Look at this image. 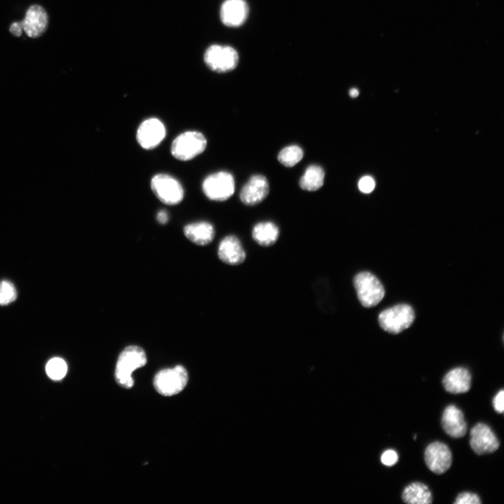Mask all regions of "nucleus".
<instances>
[{
    "label": "nucleus",
    "instance_id": "obj_1",
    "mask_svg": "<svg viewBox=\"0 0 504 504\" xmlns=\"http://www.w3.org/2000/svg\"><path fill=\"white\" fill-rule=\"evenodd\" d=\"M147 359L143 349L129 346L120 354L115 371V379L122 387L130 389L134 384L133 373L146 364Z\"/></svg>",
    "mask_w": 504,
    "mask_h": 504
},
{
    "label": "nucleus",
    "instance_id": "obj_2",
    "mask_svg": "<svg viewBox=\"0 0 504 504\" xmlns=\"http://www.w3.org/2000/svg\"><path fill=\"white\" fill-rule=\"evenodd\" d=\"M208 142L198 131H186L178 135L171 145L173 157L181 162L192 160L206 149Z\"/></svg>",
    "mask_w": 504,
    "mask_h": 504
},
{
    "label": "nucleus",
    "instance_id": "obj_3",
    "mask_svg": "<svg viewBox=\"0 0 504 504\" xmlns=\"http://www.w3.org/2000/svg\"><path fill=\"white\" fill-rule=\"evenodd\" d=\"M415 318L412 307L401 304L384 310L380 314L378 321L381 328L385 331L398 334L409 328Z\"/></svg>",
    "mask_w": 504,
    "mask_h": 504
},
{
    "label": "nucleus",
    "instance_id": "obj_4",
    "mask_svg": "<svg viewBox=\"0 0 504 504\" xmlns=\"http://www.w3.org/2000/svg\"><path fill=\"white\" fill-rule=\"evenodd\" d=\"M188 380V373L182 366L160 371L153 380L155 389L163 396L172 397L180 393Z\"/></svg>",
    "mask_w": 504,
    "mask_h": 504
},
{
    "label": "nucleus",
    "instance_id": "obj_5",
    "mask_svg": "<svg viewBox=\"0 0 504 504\" xmlns=\"http://www.w3.org/2000/svg\"><path fill=\"white\" fill-rule=\"evenodd\" d=\"M151 188L155 196L168 206L178 205L184 197V190L181 183L167 174H158L153 177Z\"/></svg>",
    "mask_w": 504,
    "mask_h": 504
},
{
    "label": "nucleus",
    "instance_id": "obj_6",
    "mask_svg": "<svg viewBox=\"0 0 504 504\" xmlns=\"http://www.w3.org/2000/svg\"><path fill=\"white\" fill-rule=\"evenodd\" d=\"M236 183L230 173L221 171L208 176L203 182V190L208 199L214 201L228 200L235 192Z\"/></svg>",
    "mask_w": 504,
    "mask_h": 504
},
{
    "label": "nucleus",
    "instance_id": "obj_7",
    "mask_svg": "<svg viewBox=\"0 0 504 504\" xmlns=\"http://www.w3.org/2000/svg\"><path fill=\"white\" fill-rule=\"evenodd\" d=\"M354 285L358 299L367 308L376 306L384 298V289L380 281L372 274L362 272L354 278Z\"/></svg>",
    "mask_w": 504,
    "mask_h": 504
},
{
    "label": "nucleus",
    "instance_id": "obj_8",
    "mask_svg": "<svg viewBox=\"0 0 504 504\" xmlns=\"http://www.w3.org/2000/svg\"><path fill=\"white\" fill-rule=\"evenodd\" d=\"M204 59L207 65L213 71L227 72L237 67L239 57L234 48L213 45L206 51Z\"/></svg>",
    "mask_w": 504,
    "mask_h": 504
},
{
    "label": "nucleus",
    "instance_id": "obj_9",
    "mask_svg": "<svg viewBox=\"0 0 504 504\" xmlns=\"http://www.w3.org/2000/svg\"><path fill=\"white\" fill-rule=\"evenodd\" d=\"M424 460L430 471L436 474H443L450 468L452 455L446 444L437 441L426 448Z\"/></svg>",
    "mask_w": 504,
    "mask_h": 504
},
{
    "label": "nucleus",
    "instance_id": "obj_10",
    "mask_svg": "<svg viewBox=\"0 0 504 504\" xmlns=\"http://www.w3.org/2000/svg\"><path fill=\"white\" fill-rule=\"evenodd\" d=\"M166 135V129L164 123L158 119L150 118L140 124L136 138L143 149L151 150L157 147L164 141Z\"/></svg>",
    "mask_w": 504,
    "mask_h": 504
},
{
    "label": "nucleus",
    "instance_id": "obj_11",
    "mask_svg": "<svg viewBox=\"0 0 504 504\" xmlns=\"http://www.w3.org/2000/svg\"><path fill=\"white\" fill-rule=\"evenodd\" d=\"M470 446L475 453L482 455L494 452L500 443L489 426L483 423L476 424L471 430Z\"/></svg>",
    "mask_w": 504,
    "mask_h": 504
},
{
    "label": "nucleus",
    "instance_id": "obj_12",
    "mask_svg": "<svg viewBox=\"0 0 504 504\" xmlns=\"http://www.w3.org/2000/svg\"><path fill=\"white\" fill-rule=\"evenodd\" d=\"M269 193V184L267 179L261 175L252 176L243 187L240 198L242 202L249 206L261 203Z\"/></svg>",
    "mask_w": 504,
    "mask_h": 504
},
{
    "label": "nucleus",
    "instance_id": "obj_13",
    "mask_svg": "<svg viewBox=\"0 0 504 504\" xmlns=\"http://www.w3.org/2000/svg\"><path fill=\"white\" fill-rule=\"evenodd\" d=\"M21 23L23 29L28 36L38 38L46 32L49 24V17L43 7L33 6L28 10Z\"/></svg>",
    "mask_w": 504,
    "mask_h": 504
},
{
    "label": "nucleus",
    "instance_id": "obj_14",
    "mask_svg": "<svg viewBox=\"0 0 504 504\" xmlns=\"http://www.w3.org/2000/svg\"><path fill=\"white\" fill-rule=\"evenodd\" d=\"M220 260L230 265H239L246 259V252L241 241L234 236H228L220 243L218 249Z\"/></svg>",
    "mask_w": 504,
    "mask_h": 504
},
{
    "label": "nucleus",
    "instance_id": "obj_15",
    "mask_svg": "<svg viewBox=\"0 0 504 504\" xmlns=\"http://www.w3.org/2000/svg\"><path fill=\"white\" fill-rule=\"evenodd\" d=\"M248 12L245 0H226L221 6L220 17L226 26L239 27L245 22Z\"/></svg>",
    "mask_w": 504,
    "mask_h": 504
},
{
    "label": "nucleus",
    "instance_id": "obj_16",
    "mask_svg": "<svg viewBox=\"0 0 504 504\" xmlns=\"http://www.w3.org/2000/svg\"><path fill=\"white\" fill-rule=\"evenodd\" d=\"M442 426L446 433L454 439L462 438L468 432V424L463 413L454 405L445 409L442 416Z\"/></svg>",
    "mask_w": 504,
    "mask_h": 504
},
{
    "label": "nucleus",
    "instance_id": "obj_17",
    "mask_svg": "<svg viewBox=\"0 0 504 504\" xmlns=\"http://www.w3.org/2000/svg\"><path fill=\"white\" fill-rule=\"evenodd\" d=\"M443 384L445 390L451 394L467 393L471 389V373L467 369H454L445 375Z\"/></svg>",
    "mask_w": 504,
    "mask_h": 504
},
{
    "label": "nucleus",
    "instance_id": "obj_18",
    "mask_svg": "<svg viewBox=\"0 0 504 504\" xmlns=\"http://www.w3.org/2000/svg\"><path fill=\"white\" fill-rule=\"evenodd\" d=\"M185 237L192 243L200 245H208L214 240V226L208 221H199L186 225L184 228Z\"/></svg>",
    "mask_w": 504,
    "mask_h": 504
},
{
    "label": "nucleus",
    "instance_id": "obj_19",
    "mask_svg": "<svg viewBox=\"0 0 504 504\" xmlns=\"http://www.w3.org/2000/svg\"><path fill=\"white\" fill-rule=\"evenodd\" d=\"M279 237V228L273 222L258 223L252 230L254 241L263 247L274 245L278 241Z\"/></svg>",
    "mask_w": 504,
    "mask_h": 504
},
{
    "label": "nucleus",
    "instance_id": "obj_20",
    "mask_svg": "<svg viewBox=\"0 0 504 504\" xmlns=\"http://www.w3.org/2000/svg\"><path fill=\"white\" fill-rule=\"evenodd\" d=\"M403 501L409 504H430L433 501L432 492L425 484L412 483L403 491Z\"/></svg>",
    "mask_w": 504,
    "mask_h": 504
},
{
    "label": "nucleus",
    "instance_id": "obj_21",
    "mask_svg": "<svg viewBox=\"0 0 504 504\" xmlns=\"http://www.w3.org/2000/svg\"><path fill=\"white\" fill-rule=\"evenodd\" d=\"M325 173L323 168L317 165L309 166L300 179L299 185L303 190L316 191L322 187L325 183Z\"/></svg>",
    "mask_w": 504,
    "mask_h": 504
},
{
    "label": "nucleus",
    "instance_id": "obj_22",
    "mask_svg": "<svg viewBox=\"0 0 504 504\" xmlns=\"http://www.w3.org/2000/svg\"><path fill=\"white\" fill-rule=\"evenodd\" d=\"M303 150L298 145H290L284 148L278 154V161L285 167L292 168L303 158Z\"/></svg>",
    "mask_w": 504,
    "mask_h": 504
},
{
    "label": "nucleus",
    "instance_id": "obj_23",
    "mask_svg": "<svg viewBox=\"0 0 504 504\" xmlns=\"http://www.w3.org/2000/svg\"><path fill=\"white\" fill-rule=\"evenodd\" d=\"M47 375L53 380H59L63 379L67 371L66 362L61 358L51 360L46 367Z\"/></svg>",
    "mask_w": 504,
    "mask_h": 504
},
{
    "label": "nucleus",
    "instance_id": "obj_24",
    "mask_svg": "<svg viewBox=\"0 0 504 504\" xmlns=\"http://www.w3.org/2000/svg\"><path fill=\"white\" fill-rule=\"evenodd\" d=\"M17 298V291L15 286L8 281L0 283V305H8Z\"/></svg>",
    "mask_w": 504,
    "mask_h": 504
},
{
    "label": "nucleus",
    "instance_id": "obj_25",
    "mask_svg": "<svg viewBox=\"0 0 504 504\" xmlns=\"http://www.w3.org/2000/svg\"><path fill=\"white\" fill-rule=\"evenodd\" d=\"M480 497L475 493L462 492L459 494L454 501L455 504H481Z\"/></svg>",
    "mask_w": 504,
    "mask_h": 504
},
{
    "label": "nucleus",
    "instance_id": "obj_26",
    "mask_svg": "<svg viewBox=\"0 0 504 504\" xmlns=\"http://www.w3.org/2000/svg\"><path fill=\"white\" fill-rule=\"evenodd\" d=\"M399 461L397 452L393 450H387L381 456V461L386 467H393Z\"/></svg>",
    "mask_w": 504,
    "mask_h": 504
},
{
    "label": "nucleus",
    "instance_id": "obj_27",
    "mask_svg": "<svg viewBox=\"0 0 504 504\" xmlns=\"http://www.w3.org/2000/svg\"><path fill=\"white\" fill-rule=\"evenodd\" d=\"M360 190L364 193L372 192L375 188V182L371 177L366 176L362 178L359 182Z\"/></svg>",
    "mask_w": 504,
    "mask_h": 504
},
{
    "label": "nucleus",
    "instance_id": "obj_28",
    "mask_svg": "<svg viewBox=\"0 0 504 504\" xmlns=\"http://www.w3.org/2000/svg\"><path fill=\"white\" fill-rule=\"evenodd\" d=\"M504 391L501 390L493 399L492 403L494 410L498 413H503L504 410Z\"/></svg>",
    "mask_w": 504,
    "mask_h": 504
},
{
    "label": "nucleus",
    "instance_id": "obj_29",
    "mask_svg": "<svg viewBox=\"0 0 504 504\" xmlns=\"http://www.w3.org/2000/svg\"><path fill=\"white\" fill-rule=\"evenodd\" d=\"M23 30L21 22L14 23L10 27L11 33L16 36H20L22 34Z\"/></svg>",
    "mask_w": 504,
    "mask_h": 504
},
{
    "label": "nucleus",
    "instance_id": "obj_30",
    "mask_svg": "<svg viewBox=\"0 0 504 504\" xmlns=\"http://www.w3.org/2000/svg\"><path fill=\"white\" fill-rule=\"evenodd\" d=\"M168 219H169V216L166 211L162 210L159 212L157 215V220L160 223L166 224L168 223Z\"/></svg>",
    "mask_w": 504,
    "mask_h": 504
},
{
    "label": "nucleus",
    "instance_id": "obj_31",
    "mask_svg": "<svg viewBox=\"0 0 504 504\" xmlns=\"http://www.w3.org/2000/svg\"><path fill=\"white\" fill-rule=\"evenodd\" d=\"M359 94L360 92L357 89H353L350 91V96L353 98L358 97Z\"/></svg>",
    "mask_w": 504,
    "mask_h": 504
}]
</instances>
